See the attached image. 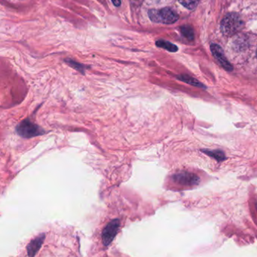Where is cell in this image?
<instances>
[{
	"label": "cell",
	"mask_w": 257,
	"mask_h": 257,
	"mask_svg": "<svg viewBox=\"0 0 257 257\" xmlns=\"http://www.w3.org/2000/svg\"><path fill=\"white\" fill-rule=\"evenodd\" d=\"M244 26L243 19L237 13H229L224 17L221 22L220 28L225 37H231L241 31Z\"/></svg>",
	"instance_id": "obj_1"
},
{
	"label": "cell",
	"mask_w": 257,
	"mask_h": 257,
	"mask_svg": "<svg viewBox=\"0 0 257 257\" xmlns=\"http://www.w3.org/2000/svg\"><path fill=\"white\" fill-rule=\"evenodd\" d=\"M120 221L118 219H112L102 231V240L105 246H108L115 238L119 229Z\"/></svg>",
	"instance_id": "obj_4"
},
{
	"label": "cell",
	"mask_w": 257,
	"mask_h": 257,
	"mask_svg": "<svg viewBox=\"0 0 257 257\" xmlns=\"http://www.w3.org/2000/svg\"><path fill=\"white\" fill-rule=\"evenodd\" d=\"M201 152L205 153L207 156H210V157L213 158V159L217 160L218 162H222L226 159L225 157V153L221 150H203Z\"/></svg>",
	"instance_id": "obj_8"
},
{
	"label": "cell",
	"mask_w": 257,
	"mask_h": 257,
	"mask_svg": "<svg viewBox=\"0 0 257 257\" xmlns=\"http://www.w3.org/2000/svg\"><path fill=\"white\" fill-rule=\"evenodd\" d=\"M180 4L188 10H194L198 7L199 0H178Z\"/></svg>",
	"instance_id": "obj_9"
},
{
	"label": "cell",
	"mask_w": 257,
	"mask_h": 257,
	"mask_svg": "<svg viewBox=\"0 0 257 257\" xmlns=\"http://www.w3.org/2000/svg\"><path fill=\"white\" fill-rule=\"evenodd\" d=\"M172 179L177 184L182 185V186H196L200 181L199 177L196 174L186 172V171L177 173L173 175Z\"/></svg>",
	"instance_id": "obj_5"
},
{
	"label": "cell",
	"mask_w": 257,
	"mask_h": 257,
	"mask_svg": "<svg viewBox=\"0 0 257 257\" xmlns=\"http://www.w3.org/2000/svg\"><path fill=\"white\" fill-rule=\"evenodd\" d=\"M45 238H46V234H41L30 242L29 244L27 246L28 255L29 256H34V255H37V252L41 248L43 242H44Z\"/></svg>",
	"instance_id": "obj_7"
},
{
	"label": "cell",
	"mask_w": 257,
	"mask_h": 257,
	"mask_svg": "<svg viewBox=\"0 0 257 257\" xmlns=\"http://www.w3.org/2000/svg\"><path fill=\"white\" fill-rule=\"evenodd\" d=\"M112 3H113L114 5L115 6V7H118L121 6V0H112Z\"/></svg>",
	"instance_id": "obj_11"
},
{
	"label": "cell",
	"mask_w": 257,
	"mask_h": 257,
	"mask_svg": "<svg viewBox=\"0 0 257 257\" xmlns=\"http://www.w3.org/2000/svg\"><path fill=\"white\" fill-rule=\"evenodd\" d=\"M149 17L156 23L171 25L178 20L177 13L169 8H164L160 10H152L149 11Z\"/></svg>",
	"instance_id": "obj_2"
},
{
	"label": "cell",
	"mask_w": 257,
	"mask_h": 257,
	"mask_svg": "<svg viewBox=\"0 0 257 257\" xmlns=\"http://www.w3.org/2000/svg\"><path fill=\"white\" fill-rule=\"evenodd\" d=\"M156 45L159 47L164 48V49H167V50L170 51V52H177V46L171 44V43L165 41H158L156 42Z\"/></svg>",
	"instance_id": "obj_10"
},
{
	"label": "cell",
	"mask_w": 257,
	"mask_h": 257,
	"mask_svg": "<svg viewBox=\"0 0 257 257\" xmlns=\"http://www.w3.org/2000/svg\"><path fill=\"white\" fill-rule=\"evenodd\" d=\"M211 52L212 53H213V56L218 60V61L220 63L221 65H222L225 70H228V71H231V70H232V67H231L230 63L228 62L226 58H225L222 48L219 47V46L216 44L211 45Z\"/></svg>",
	"instance_id": "obj_6"
},
{
	"label": "cell",
	"mask_w": 257,
	"mask_h": 257,
	"mask_svg": "<svg viewBox=\"0 0 257 257\" xmlns=\"http://www.w3.org/2000/svg\"><path fill=\"white\" fill-rule=\"evenodd\" d=\"M16 132L23 138H32L44 135L46 132L42 127L33 123L29 118L23 120L16 126Z\"/></svg>",
	"instance_id": "obj_3"
},
{
	"label": "cell",
	"mask_w": 257,
	"mask_h": 257,
	"mask_svg": "<svg viewBox=\"0 0 257 257\" xmlns=\"http://www.w3.org/2000/svg\"><path fill=\"white\" fill-rule=\"evenodd\" d=\"M255 206H256V207H257V201H256V204H255Z\"/></svg>",
	"instance_id": "obj_12"
},
{
	"label": "cell",
	"mask_w": 257,
	"mask_h": 257,
	"mask_svg": "<svg viewBox=\"0 0 257 257\" xmlns=\"http://www.w3.org/2000/svg\"><path fill=\"white\" fill-rule=\"evenodd\" d=\"M256 58H257V51H256Z\"/></svg>",
	"instance_id": "obj_13"
}]
</instances>
